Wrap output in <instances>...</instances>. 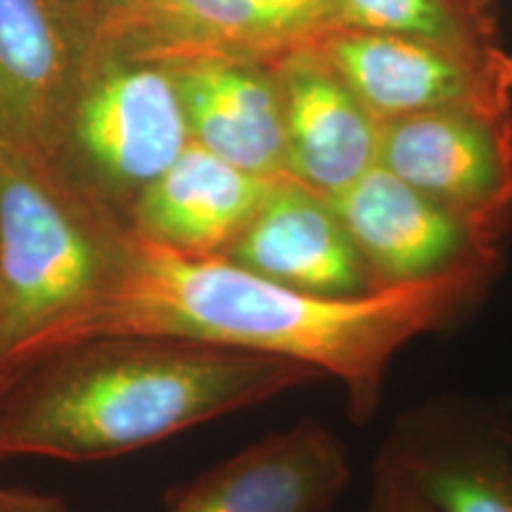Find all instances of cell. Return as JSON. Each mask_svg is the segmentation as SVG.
Returning a JSON list of instances; mask_svg holds the SVG:
<instances>
[{
    "label": "cell",
    "instance_id": "cell-1",
    "mask_svg": "<svg viewBox=\"0 0 512 512\" xmlns=\"http://www.w3.org/2000/svg\"><path fill=\"white\" fill-rule=\"evenodd\" d=\"M496 273L498 264H479L361 297H320L261 278L223 256L192 259L145 245L131 233L110 292L57 347L150 335L287 358L342 382L351 418L368 425L399 351L456 323L482 302Z\"/></svg>",
    "mask_w": 512,
    "mask_h": 512
},
{
    "label": "cell",
    "instance_id": "cell-2",
    "mask_svg": "<svg viewBox=\"0 0 512 512\" xmlns=\"http://www.w3.org/2000/svg\"><path fill=\"white\" fill-rule=\"evenodd\" d=\"M320 380L297 361L190 339H81L12 370L0 394V460L117 458Z\"/></svg>",
    "mask_w": 512,
    "mask_h": 512
},
{
    "label": "cell",
    "instance_id": "cell-3",
    "mask_svg": "<svg viewBox=\"0 0 512 512\" xmlns=\"http://www.w3.org/2000/svg\"><path fill=\"white\" fill-rule=\"evenodd\" d=\"M131 240L48 166L0 155V368H22L110 292Z\"/></svg>",
    "mask_w": 512,
    "mask_h": 512
},
{
    "label": "cell",
    "instance_id": "cell-4",
    "mask_svg": "<svg viewBox=\"0 0 512 512\" xmlns=\"http://www.w3.org/2000/svg\"><path fill=\"white\" fill-rule=\"evenodd\" d=\"M190 143L166 64L102 43L69 105L48 169L126 223L140 192Z\"/></svg>",
    "mask_w": 512,
    "mask_h": 512
},
{
    "label": "cell",
    "instance_id": "cell-5",
    "mask_svg": "<svg viewBox=\"0 0 512 512\" xmlns=\"http://www.w3.org/2000/svg\"><path fill=\"white\" fill-rule=\"evenodd\" d=\"M105 15V0H0V155L50 164Z\"/></svg>",
    "mask_w": 512,
    "mask_h": 512
},
{
    "label": "cell",
    "instance_id": "cell-6",
    "mask_svg": "<svg viewBox=\"0 0 512 512\" xmlns=\"http://www.w3.org/2000/svg\"><path fill=\"white\" fill-rule=\"evenodd\" d=\"M313 46L380 121L439 110L512 112V55L501 43L332 29Z\"/></svg>",
    "mask_w": 512,
    "mask_h": 512
},
{
    "label": "cell",
    "instance_id": "cell-7",
    "mask_svg": "<svg viewBox=\"0 0 512 512\" xmlns=\"http://www.w3.org/2000/svg\"><path fill=\"white\" fill-rule=\"evenodd\" d=\"M377 164L503 252L512 233V112L439 110L382 121Z\"/></svg>",
    "mask_w": 512,
    "mask_h": 512
},
{
    "label": "cell",
    "instance_id": "cell-8",
    "mask_svg": "<svg viewBox=\"0 0 512 512\" xmlns=\"http://www.w3.org/2000/svg\"><path fill=\"white\" fill-rule=\"evenodd\" d=\"M377 460L434 512H512V451L489 408L422 403L396 420Z\"/></svg>",
    "mask_w": 512,
    "mask_h": 512
},
{
    "label": "cell",
    "instance_id": "cell-9",
    "mask_svg": "<svg viewBox=\"0 0 512 512\" xmlns=\"http://www.w3.org/2000/svg\"><path fill=\"white\" fill-rule=\"evenodd\" d=\"M332 204L380 287L501 261V252L463 219L380 164L332 197Z\"/></svg>",
    "mask_w": 512,
    "mask_h": 512
},
{
    "label": "cell",
    "instance_id": "cell-10",
    "mask_svg": "<svg viewBox=\"0 0 512 512\" xmlns=\"http://www.w3.org/2000/svg\"><path fill=\"white\" fill-rule=\"evenodd\" d=\"M351 467L337 434L299 420L169 494V512H330Z\"/></svg>",
    "mask_w": 512,
    "mask_h": 512
},
{
    "label": "cell",
    "instance_id": "cell-11",
    "mask_svg": "<svg viewBox=\"0 0 512 512\" xmlns=\"http://www.w3.org/2000/svg\"><path fill=\"white\" fill-rule=\"evenodd\" d=\"M192 143L238 169L287 178L283 93L273 60L195 53L166 60Z\"/></svg>",
    "mask_w": 512,
    "mask_h": 512
},
{
    "label": "cell",
    "instance_id": "cell-12",
    "mask_svg": "<svg viewBox=\"0 0 512 512\" xmlns=\"http://www.w3.org/2000/svg\"><path fill=\"white\" fill-rule=\"evenodd\" d=\"M223 259L292 290L361 297L377 285L330 197L278 178Z\"/></svg>",
    "mask_w": 512,
    "mask_h": 512
},
{
    "label": "cell",
    "instance_id": "cell-13",
    "mask_svg": "<svg viewBox=\"0 0 512 512\" xmlns=\"http://www.w3.org/2000/svg\"><path fill=\"white\" fill-rule=\"evenodd\" d=\"M283 93L287 178L335 197L377 164L382 121L309 43L273 57Z\"/></svg>",
    "mask_w": 512,
    "mask_h": 512
},
{
    "label": "cell",
    "instance_id": "cell-14",
    "mask_svg": "<svg viewBox=\"0 0 512 512\" xmlns=\"http://www.w3.org/2000/svg\"><path fill=\"white\" fill-rule=\"evenodd\" d=\"M278 178L238 169L190 143L140 192L126 226L145 245L192 259L223 256L252 221Z\"/></svg>",
    "mask_w": 512,
    "mask_h": 512
},
{
    "label": "cell",
    "instance_id": "cell-15",
    "mask_svg": "<svg viewBox=\"0 0 512 512\" xmlns=\"http://www.w3.org/2000/svg\"><path fill=\"white\" fill-rule=\"evenodd\" d=\"M102 43L157 62L195 53L273 60L299 48L254 0H119L107 5Z\"/></svg>",
    "mask_w": 512,
    "mask_h": 512
},
{
    "label": "cell",
    "instance_id": "cell-16",
    "mask_svg": "<svg viewBox=\"0 0 512 512\" xmlns=\"http://www.w3.org/2000/svg\"><path fill=\"white\" fill-rule=\"evenodd\" d=\"M335 29L498 43L496 0H332Z\"/></svg>",
    "mask_w": 512,
    "mask_h": 512
},
{
    "label": "cell",
    "instance_id": "cell-17",
    "mask_svg": "<svg viewBox=\"0 0 512 512\" xmlns=\"http://www.w3.org/2000/svg\"><path fill=\"white\" fill-rule=\"evenodd\" d=\"M363 512H434L392 467L375 460L373 486Z\"/></svg>",
    "mask_w": 512,
    "mask_h": 512
},
{
    "label": "cell",
    "instance_id": "cell-18",
    "mask_svg": "<svg viewBox=\"0 0 512 512\" xmlns=\"http://www.w3.org/2000/svg\"><path fill=\"white\" fill-rule=\"evenodd\" d=\"M0 512H69L62 498L15 486H0Z\"/></svg>",
    "mask_w": 512,
    "mask_h": 512
},
{
    "label": "cell",
    "instance_id": "cell-19",
    "mask_svg": "<svg viewBox=\"0 0 512 512\" xmlns=\"http://www.w3.org/2000/svg\"><path fill=\"white\" fill-rule=\"evenodd\" d=\"M491 420H494L498 434H501L505 444L510 446L512 451V403H505V406H494L489 408Z\"/></svg>",
    "mask_w": 512,
    "mask_h": 512
},
{
    "label": "cell",
    "instance_id": "cell-20",
    "mask_svg": "<svg viewBox=\"0 0 512 512\" xmlns=\"http://www.w3.org/2000/svg\"><path fill=\"white\" fill-rule=\"evenodd\" d=\"M12 370H15V368H8V370H0V394H3L5 384H8V380H10V375H12Z\"/></svg>",
    "mask_w": 512,
    "mask_h": 512
},
{
    "label": "cell",
    "instance_id": "cell-21",
    "mask_svg": "<svg viewBox=\"0 0 512 512\" xmlns=\"http://www.w3.org/2000/svg\"><path fill=\"white\" fill-rule=\"evenodd\" d=\"M105 3H107V5H112V3H119V0H105Z\"/></svg>",
    "mask_w": 512,
    "mask_h": 512
},
{
    "label": "cell",
    "instance_id": "cell-22",
    "mask_svg": "<svg viewBox=\"0 0 512 512\" xmlns=\"http://www.w3.org/2000/svg\"><path fill=\"white\" fill-rule=\"evenodd\" d=\"M0 370H8V368H0Z\"/></svg>",
    "mask_w": 512,
    "mask_h": 512
}]
</instances>
